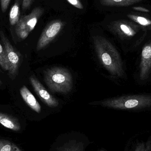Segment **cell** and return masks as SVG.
I'll use <instances>...</instances> for the list:
<instances>
[{"label":"cell","instance_id":"2e32d148","mask_svg":"<svg viewBox=\"0 0 151 151\" xmlns=\"http://www.w3.org/2000/svg\"><path fill=\"white\" fill-rule=\"evenodd\" d=\"M0 151H22L17 145L7 140L0 139Z\"/></svg>","mask_w":151,"mask_h":151},{"label":"cell","instance_id":"ac0fdd59","mask_svg":"<svg viewBox=\"0 0 151 151\" xmlns=\"http://www.w3.org/2000/svg\"><path fill=\"white\" fill-rule=\"evenodd\" d=\"M0 65L2 69L5 71H9V66L6 55L4 52L3 46L0 43Z\"/></svg>","mask_w":151,"mask_h":151},{"label":"cell","instance_id":"52a82bcc","mask_svg":"<svg viewBox=\"0 0 151 151\" xmlns=\"http://www.w3.org/2000/svg\"><path fill=\"white\" fill-rule=\"evenodd\" d=\"M29 80L35 91L42 101L50 107H56L58 106L59 105L58 100L49 93L36 77L31 76Z\"/></svg>","mask_w":151,"mask_h":151},{"label":"cell","instance_id":"ba28073f","mask_svg":"<svg viewBox=\"0 0 151 151\" xmlns=\"http://www.w3.org/2000/svg\"><path fill=\"white\" fill-rule=\"evenodd\" d=\"M151 70V42L144 47L140 65V78L145 80L149 76Z\"/></svg>","mask_w":151,"mask_h":151},{"label":"cell","instance_id":"8fae6325","mask_svg":"<svg viewBox=\"0 0 151 151\" xmlns=\"http://www.w3.org/2000/svg\"><path fill=\"white\" fill-rule=\"evenodd\" d=\"M0 124L5 128L14 131H19L20 125L17 119L0 112Z\"/></svg>","mask_w":151,"mask_h":151},{"label":"cell","instance_id":"8992f818","mask_svg":"<svg viewBox=\"0 0 151 151\" xmlns=\"http://www.w3.org/2000/svg\"><path fill=\"white\" fill-rule=\"evenodd\" d=\"M140 26L132 21L121 20L114 21L111 24V28L121 37L129 38L135 35L140 30Z\"/></svg>","mask_w":151,"mask_h":151},{"label":"cell","instance_id":"7a4b0ae2","mask_svg":"<svg viewBox=\"0 0 151 151\" xmlns=\"http://www.w3.org/2000/svg\"><path fill=\"white\" fill-rule=\"evenodd\" d=\"M44 81L54 92L66 94L72 89L73 80L69 70L62 67H53L44 73Z\"/></svg>","mask_w":151,"mask_h":151},{"label":"cell","instance_id":"4fadbf2b","mask_svg":"<svg viewBox=\"0 0 151 151\" xmlns=\"http://www.w3.org/2000/svg\"><path fill=\"white\" fill-rule=\"evenodd\" d=\"M20 13L19 0H16L9 14V20L11 25H16L20 19Z\"/></svg>","mask_w":151,"mask_h":151},{"label":"cell","instance_id":"30bf717a","mask_svg":"<svg viewBox=\"0 0 151 151\" xmlns=\"http://www.w3.org/2000/svg\"><path fill=\"white\" fill-rule=\"evenodd\" d=\"M44 9L40 7H36L28 15L23 16V19L25 23L27 29L29 33L33 30L38 20L44 12Z\"/></svg>","mask_w":151,"mask_h":151},{"label":"cell","instance_id":"e0dca14e","mask_svg":"<svg viewBox=\"0 0 151 151\" xmlns=\"http://www.w3.org/2000/svg\"><path fill=\"white\" fill-rule=\"evenodd\" d=\"M132 151H151V137L146 141L137 142L134 145Z\"/></svg>","mask_w":151,"mask_h":151},{"label":"cell","instance_id":"ffe728a7","mask_svg":"<svg viewBox=\"0 0 151 151\" xmlns=\"http://www.w3.org/2000/svg\"><path fill=\"white\" fill-rule=\"evenodd\" d=\"M68 2L73 5L74 7L80 9H83V5L82 4L80 0H67Z\"/></svg>","mask_w":151,"mask_h":151},{"label":"cell","instance_id":"9c48e42d","mask_svg":"<svg viewBox=\"0 0 151 151\" xmlns=\"http://www.w3.org/2000/svg\"><path fill=\"white\" fill-rule=\"evenodd\" d=\"M19 92L23 100L31 109L38 113H40V105L26 86H23L19 90Z\"/></svg>","mask_w":151,"mask_h":151},{"label":"cell","instance_id":"7c38bea8","mask_svg":"<svg viewBox=\"0 0 151 151\" xmlns=\"http://www.w3.org/2000/svg\"><path fill=\"white\" fill-rule=\"evenodd\" d=\"M144 0H100V3L106 6H128Z\"/></svg>","mask_w":151,"mask_h":151},{"label":"cell","instance_id":"cb8c5ba5","mask_svg":"<svg viewBox=\"0 0 151 151\" xmlns=\"http://www.w3.org/2000/svg\"><path fill=\"white\" fill-rule=\"evenodd\" d=\"M2 84V81H1V79H0V86H1Z\"/></svg>","mask_w":151,"mask_h":151},{"label":"cell","instance_id":"d6986e66","mask_svg":"<svg viewBox=\"0 0 151 151\" xmlns=\"http://www.w3.org/2000/svg\"><path fill=\"white\" fill-rule=\"evenodd\" d=\"M10 1L11 0H0L1 9L3 13H4L7 10Z\"/></svg>","mask_w":151,"mask_h":151},{"label":"cell","instance_id":"9a60e30c","mask_svg":"<svg viewBox=\"0 0 151 151\" xmlns=\"http://www.w3.org/2000/svg\"><path fill=\"white\" fill-rule=\"evenodd\" d=\"M128 17L133 20V22L141 26L148 27L151 26V20L145 17L134 14H129L128 15Z\"/></svg>","mask_w":151,"mask_h":151},{"label":"cell","instance_id":"5b68a950","mask_svg":"<svg viewBox=\"0 0 151 151\" xmlns=\"http://www.w3.org/2000/svg\"><path fill=\"white\" fill-rule=\"evenodd\" d=\"M63 26V24L61 20H55L50 23L40 36L36 46L37 51L46 47L58 35Z\"/></svg>","mask_w":151,"mask_h":151},{"label":"cell","instance_id":"6da1fadb","mask_svg":"<svg viewBox=\"0 0 151 151\" xmlns=\"http://www.w3.org/2000/svg\"><path fill=\"white\" fill-rule=\"evenodd\" d=\"M95 50L103 66L113 76L124 75L121 58L117 50L110 41L99 35L93 37Z\"/></svg>","mask_w":151,"mask_h":151},{"label":"cell","instance_id":"7402d4cb","mask_svg":"<svg viewBox=\"0 0 151 151\" xmlns=\"http://www.w3.org/2000/svg\"><path fill=\"white\" fill-rule=\"evenodd\" d=\"M133 9L135 10L142 12H150V11L148 9L142 7H137V6H136V7H133Z\"/></svg>","mask_w":151,"mask_h":151},{"label":"cell","instance_id":"277c9868","mask_svg":"<svg viewBox=\"0 0 151 151\" xmlns=\"http://www.w3.org/2000/svg\"><path fill=\"white\" fill-rule=\"evenodd\" d=\"M0 36L9 64V74L11 78L14 79L18 73L21 56L2 31H0Z\"/></svg>","mask_w":151,"mask_h":151},{"label":"cell","instance_id":"5bb4252c","mask_svg":"<svg viewBox=\"0 0 151 151\" xmlns=\"http://www.w3.org/2000/svg\"><path fill=\"white\" fill-rule=\"evenodd\" d=\"M15 30L17 36L22 40L26 39L30 34L27 29L25 23L22 16L16 24Z\"/></svg>","mask_w":151,"mask_h":151},{"label":"cell","instance_id":"3957f363","mask_svg":"<svg viewBox=\"0 0 151 151\" xmlns=\"http://www.w3.org/2000/svg\"><path fill=\"white\" fill-rule=\"evenodd\" d=\"M103 106L122 110H139L151 106V96L145 95L122 96L106 99Z\"/></svg>","mask_w":151,"mask_h":151},{"label":"cell","instance_id":"603a6c76","mask_svg":"<svg viewBox=\"0 0 151 151\" xmlns=\"http://www.w3.org/2000/svg\"><path fill=\"white\" fill-rule=\"evenodd\" d=\"M62 151H81L80 149H78L75 146H72L70 148H68L67 149H64Z\"/></svg>","mask_w":151,"mask_h":151},{"label":"cell","instance_id":"44dd1931","mask_svg":"<svg viewBox=\"0 0 151 151\" xmlns=\"http://www.w3.org/2000/svg\"><path fill=\"white\" fill-rule=\"evenodd\" d=\"M33 0H23L22 4V8L23 11H26L29 9L32 4Z\"/></svg>","mask_w":151,"mask_h":151}]
</instances>
